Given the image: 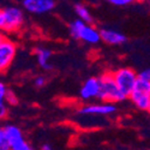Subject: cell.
<instances>
[{
	"instance_id": "6da1fadb",
	"label": "cell",
	"mask_w": 150,
	"mask_h": 150,
	"mask_svg": "<svg viewBox=\"0 0 150 150\" xmlns=\"http://www.w3.org/2000/svg\"><path fill=\"white\" fill-rule=\"evenodd\" d=\"M131 102L143 112L150 110V70L145 69L137 73V81L129 95Z\"/></svg>"
},
{
	"instance_id": "7a4b0ae2",
	"label": "cell",
	"mask_w": 150,
	"mask_h": 150,
	"mask_svg": "<svg viewBox=\"0 0 150 150\" xmlns=\"http://www.w3.org/2000/svg\"><path fill=\"white\" fill-rule=\"evenodd\" d=\"M98 82H100V90L97 98H100L102 102L114 105L117 102H122L127 98L125 95L121 94V91L115 85L112 72H105L103 74H101L98 77Z\"/></svg>"
},
{
	"instance_id": "3957f363",
	"label": "cell",
	"mask_w": 150,
	"mask_h": 150,
	"mask_svg": "<svg viewBox=\"0 0 150 150\" xmlns=\"http://www.w3.org/2000/svg\"><path fill=\"white\" fill-rule=\"evenodd\" d=\"M70 35L74 40H81L88 45H96L100 41V31L93 24L83 23L79 19H74L69 25Z\"/></svg>"
},
{
	"instance_id": "277c9868",
	"label": "cell",
	"mask_w": 150,
	"mask_h": 150,
	"mask_svg": "<svg viewBox=\"0 0 150 150\" xmlns=\"http://www.w3.org/2000/svg\"><path fill=\"white\" fill-rule=\"evenodd\" d=\"M112 74H113V79L118 89L121 91L122 95L129 97L137 81L136 71L131 67H120L114 72H112Z\"/></svg>"
},
{
	"instance_id": "5b68a950",
	"label": "cell",
	"mask_w": 150,
	"mask_h": 150,
	"mask_svg": "<svg viewBox=\"0 0 150 150\" xmlns=\"http://www.w3.org/2000/svg\"><path fill=\"white\" fill-rule=\"evenodd\" d=\"M4 15V25L1 30L6 33H13L18 31L24 24V12L22 7L8 5L3 8Z\"/></svg>"
},
{
	"instance_id": "8992f818",
	"label": "cell",
	"mask_w": 150,
	"mask_h": 150,
	"mask_svg": "<svg viewBox=\"0 0 150 150\" xmlns=\"http://www.w3.org/2000/svg\"><path fill=\"white\" fill-rule=\"evenodd\" d=\"M16 54H17V45L12 40L4 36L0 40V73H4L5 71H7V69L13 62Z\"/></svg>"
},
{
	"instance_id": "52a82bcc",
	"label": "cell",
	"mask_w": 150,
	"mask_h": 150,
	"mask_svg": "<svg viewBox=\"0 0 150 150\" xmlns=\"http://www.w3.org/2000/svg\"><path fill=\"white\" fill-rule=\"evenodd\" d=\"M117 112V106L113 103H90L84 105L77 109V115H91V117H100L106 118L108 115L114 114Z\"/></svg>"
},
{
	"instance_id": "ba28073f",
	"label": "cell",
	"mask_w": 150,
	"mask_h": 150,
	"mask_svg": "<svg viewBox=\"0 0 150 150\" xmlns=\"http://www.w3.org/2000/svg\"><path fill=\"white\" fill-rule=\"evenodd\" d=\"M21 4L22 7H24L28 12L35 15L47 13L57 6V1L54 0H23Z\"/></svg>"
},
{
	"instance_id": "9c48e42d",
	"label": "cell",
	"mask_w": 150,
	"mask_h": 150,
	"mask_svg": "<svg viewBox=\"0 0 150 150\" xmlns=\"http://www.w3.org/2000/svg\"><path fill=\"white\" fill-rule=\"evenodd\" d=\"M98 90H100L98 77H90L83 83L79 91V96L84 101H88V100H93L98 96Z\"/></svg>"
},
{
	"instance_id": "30bf717a",
	"label": "cell",
	"mask_w": 150,
	"mask_h": 150,
	"mask_svg": "<svg viewBox=\"0 0 150 150\" xmlns=\"http://www.w3.org/2000/svg\"><path fill=\"white\" fill-rule=\"evenodd\" d=\"M98 31H100V40H102L107 45L119 46V45H122L127 41V37L125 36V34H122L118 30L105 28V29H101Z\"/></svg>"
},
{
	"instance_id": "8fae6325",
	"label": "cell",
	"mask_w": 150,
	"mask_h": 150,
	"mask_svg": "<svg viewBox=\"0 0 150 150\" xmlns=\"http://www.w3.org/2000/svg\"><path fill=\"white\" fill-rule=\"evenodd\" d=\"M35 57L37 64L40 65L41 69L43 70H51L52 64H51V58H52V52L46 47H36L35 48Z\"/></svg>"
},
{
	"instance_id": "7c38bea8",
	"label": "cell",
	"mask_w": 150,
	"mask_h": 150,
	"mask_svg": "<svg viewBox=\"0 0 150 150\" xmlns=\"http://www.w3.org/2000/svg\"><path fill=\"white\" fill-rule=\"evenodd\" d=\"M74 12L77 15V19L82 21L83 23H86V24H93L94 23V17L91 15V12L89 10V7L84 5V4H81V3H77L74 4Z\"/></svg>"
},
{
	"instance_id": "4fadbf2b",
	"label": "cell",
	"mask_w": 150,
	"mask_h": 150,
	"mask_svg": "<svg viewBox=\"0 0 150 150\" xmlns=\"http://www.w3.org/2000/svg\"><path fill=\"white\" fill-rule=\"evenodd\" d=\"M10 146H11V150H35L27 141L24 138V136L19 137V138L12 141L10 143Z\"/></svg>"
},
{
	"instance_id": "5bb4252c",
	"label": "cell",
	"mask_w": 150,
	"mask_h": 150,
	"mask_svg": "<svg viewBox=\"0 0 150 150\" xmlns=\"http://www.w3.org/2000/svg\"><path fill=\"white\" fill-rule=\"evenodd\" d=\"M4 103L7 106H16L18 103V96L15 94L13 90H11V89H7L6 91V95H5V98H4Z\"/></svg>"
},
{
	"instance_id": "9a60e30c",
	"label": "cell",
	"mask_w": 150,
	"mask_h": 150,
	"mask_svg": "<svg viewBox=\"0 0 150 150\" xmlns=\"http://www.w3.org/2000/svg\"><path fill=\"white\" fill-rule=\"evenodd\" d=\"M0 150H11L8 139H7V137L5 134V131H4L3 126H0Z\"/></svg>"
},
{
	"instance_id": "2e32d148",
	"label": "cell",
	"mask_w": 150,
	"mask_h": 150,
	"mask_svg": "<svg viewBox=\"0 0 150 150\" xmlns=\"http://www.w3.org/2000/svg\"><path fill=\"white\" fill-rule=\"evenodd\" d=\"M47 84V78L45 76H37L34 79V85L36 88H43V86Z\"/></svg>"
},
{
	"instance_id": "e0dca14e",
	"label": "cell",
	"mask_w": 150,
	"mask_h": 150,
	"mask_svg": "<svg viewBox=\"0 0 150 150\" xmlns=\"http://www.w3.org/2000/svg\"><path fill=\"white\" fill-rule=\"evenodd\" d=\"M109 4L114 6H127L130 4H133L132 0H109Z\"/></svg>"
},
{
	"instance_id": "ac0fdd59",
	"label": "cell",
	"mask_w": 150,
	"mask_h": 150,
	"mask_svg": "<svg viewBox=\"0 0 150 150\" xmlns=\"http://www.w3.org/2000/svg\"><path fill=\"white\" fill-rule=\"evenodd\" d=\"M7 113H8L7 106L4 102H0V120H4L7 117Z\"/></svg>"
},
{
	"instance_id": "d6986e66",
	"label": "cell",
	"mask_w": 150,
	"mask_h": 150,
	"mask_svg": "<svg viewBox=\"0 0 150 150\" xmlns=\"http://www.w3.org/2000/svg\"><path fill=\"white\" fill-rule=\"evenodd\" d=\"M6 91H7V88L4 82L0 81V102H4V98H5V95H6Z\"/></svg>"
},
{
	"instance_id": "ffe728a7",
	"label": "cell",
	"mask_w": 150,
	"mask_h": 150,
	"mask_svg": "<svg viewBox=\"0 0 150 150\" xmlns=\"http://www.w3.org/2000/svg\"><path fill=\"white\" fill-rule=\"evenodd\" d=\"M4 25V15H3V8L0 7V30Z\"/></svg>"
},
{
	"instance_id": "44dd1931",
	"label": "cell",
	"mask_w": 150,
	"mask_h": 150,
	"mask_svg": "<svg viewBox=\"0 0 150 150\" xmlns=\"http://www.w3.org/2000/svg\"><path fill=\"white\" fill-rule=\"evenodd\" d=\"M40 150H53V149H52V146L49 144H43V145H41Z\"/></svg>"
},
{
	"instance_id": "7402d4cb",
	"label": "cell",
	"mask_w": 150,
	"mask_h": 150,
	"mask_svg": "<svg viewBox=\"0 0 150 150\" xmlns=\"http://www.w3.org/2000/svg\"><path fill=\"white\" fill-rule=\"evenodd\" d=\"M3 37H4V35H3L1 33H0V40H1V39H3Z\"/></svg>"
}]
</instances>
